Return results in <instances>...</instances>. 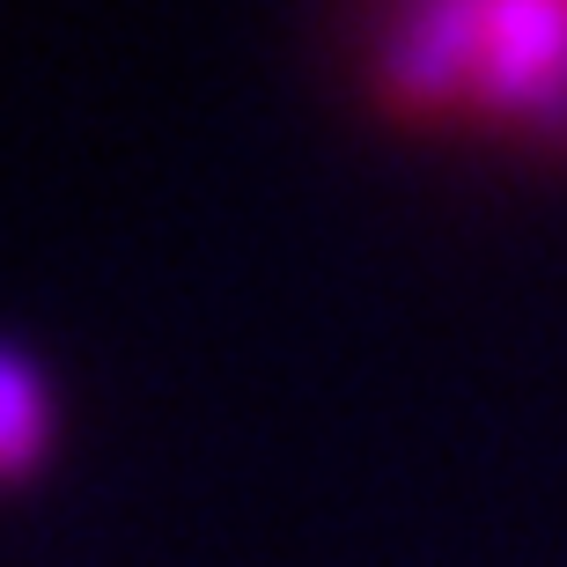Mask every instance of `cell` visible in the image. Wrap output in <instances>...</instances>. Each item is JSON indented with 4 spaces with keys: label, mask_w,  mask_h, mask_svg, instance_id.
Masks as SVG:
<instances>
[{
    "label": "cell",
    "mask_w": 567,
    "mask_h": 567,
    "mask_svg": "<svg viewBox=\"0 0 567 567\" xmlns=\"http://www.w3.org/2000/svg\"><path fill=\"white\" fill-rule=\"evenodd\" d=\"M369 89L413 126L567 147V0H383Z\"/></svg>",
    "instance_id": "6da1fadb"
},
{
    "label": "cell",
    "mask_w": 567,
    "mask_h": 567,
    "mask_svg": "<svg viewBox=\"0 0 567 567\" xmlns=\"http://www.w3.org/2000/svg\"><path fill=\"white\" fill-rule=\"evenodd\" d=\"M44 435H52V405H44L38 369L0 347V480L30 472L44 457Z\"/></svg>",
    "instance_id": "7a4b0ae2"
}]
</instances>
